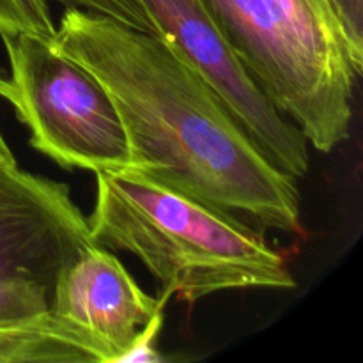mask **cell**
I'll use <instances>...</instances> for the list:
<instances>
[{"label": "cell", "mask_w": 363, "mask_h": 363, "mask_svg": "<svg viewBox=\"0 0 363 363\" xmlns=\"http://www.w3.org/2000/svg\"><path fill=\"white\" fill-rule=\"evenodd\" d=\"M66 9H84L106 14L124 25L158 35L151 18L138 0H55Z\"/></svg>", "instance_id": "10"}, {"label": "cell", "mask_w": 363, "mask_h": 363, "mask_svg": "<svg viewBox=\"0 0 363 363\" xmlns=\"http://www.w3.org/2000/svg\"><path fill=\"white\" fill-rule=\"evenodd\" d=\"M6 78L7 77H4V73L0 71V91H2L4 84H6ZM14 163H16V158H14L13 151H11L7 142L4 140L2 133H0V165H14Z\"/></svg>", "instance_id": "12"}, {"label": "cell", "mask_w": 363, "mask_h": 363, "mask_svg": "<svg viewBox=\"0 0 363 363\" xmlns=\"http://www.w3.org/2000/svg\"><path fill=\"white\" fill-rule=\"evenodd\" d=\"M160 38L213 85L262 155L294 179L308 172V142L272 105L216 30L201 0H138Z\"/></svg>", "instance_id": "5"}, {"label": "cell", "mask_w": 363, "mask_h": 363, "mask_svg": "<svg viewBox=\"0 0 363 363\" xmlns=\"http://www.w3.org/2000/svg\"><path fill=\"white\" fill-rule=\"evenodd\" d=\"M350 43L358 74L363 71V0H330Z\"/></svg>", "instance_id": "11"}, {"label": "cell", "mask_w": 363, "mask_h": 363, "mask_svg": "<svg viewBox=\"0 0 363 363\" xmlns=\"http://www.w3.org/2000/svg\"><path fill=\"white\" fill-rule=\"evenodd\" d=\"M165 301L145 293L112 250L85 247L60 269L50 315L69 328L98 363H123L155 323Z\"/></svg>", "instance_id": "7"}, {"label": "cell", "mask_w": 363, "mask_h": 363, "mask_svg": "<svg viewBox=\"0 0 363 363\" xmlns=\"http://www.w3.org/2000/svg\"><path fill=\"white\" fill-rule=\"evenodd\" d=\"M53 45L116 105L131 169L259 225L301 234L300 190L248 137L213 85L160 35L66 9Z\"/></svg>", "instance_id": "1"}, {"label": "cell", "mask_w": 363, "mask_h": 363, "mask_svg": "<svg viewBox=\"0 0 363 363\" xmlns=\"http://www.w3.org/2000/svg\"><path fill=\"white\" fill-rule=\"evenodd\" d=\"M55 32L46 0H0V38L28 34L53 41Z\"/></svg>", "instance_id": "9"}, {"label": "cell", "mask_w": 363, "mask_h": 363, "mask_svg": "<svg viewBox=\"0 0 363 363\" xmlns=\"http://www.w3.org/2000/svg\"><path fill=\"white\" fill-rule=\"evenodd\" d=\"M92 243L66 183L0 165V326L48 321L60 269Z\"/></svg>", "instance_id": "4"}, {"label": "cell", "mask_w": 363, "mask_h": 363, "mask_svg": "<svg viewBox=\"0 0 363 363\" xmlns=\"http://www.w3.org/2000/svg\"><path fill=\"white\" fill-rule=\"evenodd\" d=\"M0 363H98V358L50 315L38 325L0 326Z\"/></svg>", "instance_id": "8"}, {"label": "cell", "mask_w": 363, "mask_h": 363, "mask_svg": "<svg viewBox=\"0 0 363 363\" xmlns=\"http://www.w3.org/2000/svg\"><path fill=\"white\" fill-rule=\"evenodd\" d=\"M287 53L308 144L330 152L350 138L357 73L350 43L330 0H261Z\"/></svg>", "instance_id": "6"}, {"label": "cell", "mask_w": 363, "mask_h": 363, "mask_svg": "<svg viewBox=\"0 0 363 363\" xmlns=\"http://www.w3.org/2000/svg\"><path fill=\"white\" fill-rule=\"evenodd\" d=\"M2 43L11 73L0 98L14 106L35 151L66 170L131 167L116 105L87 67L35 35H2Z\"/></svg>", "instance_id": "3"}, {"label": "cell", "mask_w": 363, "mask_h": 363, "mask_svg": "<svg viewBox=\"0 0 363 363\" xmlns=\"http://www.w3.org/2000/svg\"><path fill=\"white\" fill-rule=\"evenodd\" d=\"M87 222L94 245L135 255L147 268L165 303L296 287L286 257L240 216L131 167L96 174Z\"/></svg>", "instance_id": "2"}]
</instances>
